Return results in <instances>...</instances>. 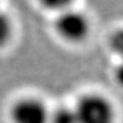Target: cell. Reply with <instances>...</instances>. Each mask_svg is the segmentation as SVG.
<instances>
[{"label":"cell","instance_id":"cell-7","mask_svg":"<svg viewBox=\"0 0 123 123\" xmlns=\"http://www.w3.org/2000/svg\"><path fill=\"white\" fill-rule=\"evenodd\" d=\"M113 76H114L115 82L123 88V61H121L115 66L114 71H113Z\"/></svg>","mask_w":123,"mask_h":123},{"label":"cell","instance_id":"cell-3","mask_svg":"<svg viewBox=\"0 0 123 123\" xmlns=\"http://www.w3.org/2000/svg\"><path fill=\"white\" fill-rule=\"evenodd\" d=\"M50 113L43 100L37 97H24L13 104L10 120L13 123H49Z\"/></svg>","mask_w":123,"mask_h":123},{"label":"cell","instance_id":"cell-2","mask_svg":"<svg viewBox=\"0 0 123 123\" xmlns=\"http://www.w3.org/2000/svg\"><path fill=\"white\" fill-rule=\"evenodd\" d=\"M55 31L66 42L80 43L89 37L91 23L84 13L68 8L58 14L55 21Z\"/></svg>","mask_w":123,"mask_h":123},{"label":"cell","instance_id":"cell-4","mask_svg":"<svg viewBox=\"0 0 123 123\" xmlns=\"http://www.w3.org/2000/svg\"><path fill=\"white\" fill-rule=\"evenodd\" d=\"M49 123H79L74 107L61 106L50 113Z\"/></svg>","mask_w":123,"mask_h":123},{"label":"cell","instance_id":"cell-1","mask_svg":"<svg viewBox=\"0 0 123 123\" xmlns=\"http://www.w3.org/2000/svg\"><path fill=\"white\" fill-rule=\"evenodd\" d=\"M79 123H115L113 103L104 95L90 92L79 98L74 106Z\"/></svg>","mask_w":123,"mask_h":123},{"label":"cell","instance_id":"cell-5","mask_svg":"<svg viewBox=\"0 0 123 123\" xmlns=\"http://www.w3.org/2000/svg\"><path fill=\"white\" fill-rule=\"evenodd\" d=\"M13 21L7 14L0 9V48L5 47L13 37Z\"/></svg>","mask_w":123,"mask_h":123},{"label":"cell","instance_id":"cell-6","mask_svg":"<svg viewBox=\"0 0 123 123\" xmlns=\"http://www.w3.org/2000/svg\"><path fill=\"white\" fill-rule=\"evenodd\" d=\"M110 47L112 51L123 61V29H117L110 37Z\"/></svg>","mask_w":123,"mask_h":123}]
</instances>
